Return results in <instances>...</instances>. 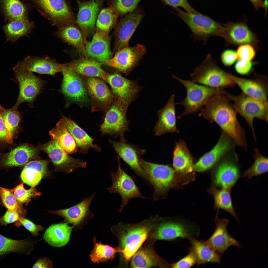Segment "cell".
<instances>
[{"label":"cell","mask_w":268,"mask_h":268,"mask_svg":"<svg viewBox=\"0 0 268 268\" xmlns=\"http://www.w3.org/2000/svg\"><path fill=\"white\" fill-rule=\"evenodd\" d=\"M224 91L210 97L199 116L210 122H215L235 144L246 150L247 145L244 129L238 120L230 101L224 94Z\"/></svg>","instance_id":"6da1fadb"},{"label":"cell","mask_w":268,"mask_h":268,"mask_svg":"<svg viewBox=\"0 0 268 268\" xmlns=\"http://www.w3.org/2000/svg\"><path fill=\"white\" fill-rule=\"evenodd\" d=\"M157 215L150 217L135 224L120 223L113 226L112 231L119 241L121 249L120 265L128 268L134 255L147 239L151 230L160 219Z\"/></svg>","instance_id":"7a4b0ae2"},{"label":"cell","mask_w":268,"mask_h":268,"mask_svg":"<svg viewBox=\"0 0 268 268\" xmlns=\"http://www.w3.org/2000/svg\"><path fill=\"white\" fill-rule=\"evenodd\" d=\"M200 234L199 226L189 221L160 217L151 230L147 239L172 241L181 238L187 239L198 237Z\"/></svg>","instance_id":"3957f363"},{"label":"cell","mask_w":268,"mask_h":268,"mask_svg":"<svg viewBox=\"0 0 268 268\" xmlns=\"http://www.w3.org/2000/svg\"><path fill=\"white\" fill-rule=\"evenodd\" d=\"M176 14L189 27L192 32L190 35L194 41H202L205 45L210 37L219 36L224 39L226 28L224 24L217 22L200 13H190L177 8H174Z\"/></svg>","instance_id":"277c9868"},{"label":"cell","mask_w":268,"mask_h":268,"mask_svg":"<svg viewBox=\"0 0 268 268\" xmlns=\"http://www.w3.org/2000/svg\"><path fill=\"white\" fill-rule=\"evenodd\" d=\"M230 73L221 69L209 53L201 64L190 74L191 81L209 87L224 88L234 87L235 85Z\"/></svg>","instance_id":"5b68a950"},{"label":"cell","mask_w":268,"mask_h":268,"mask_svg":"<svg viewBox=\"0 0 268 268\" xmlns=\"http://www.w3.org/2000/svg\"><path fill=\"white\" fill-rule=\"evenodd\" d=\"M35 8L52 25L58 28L76 25V18L67 0H25Z\"/></svg>","instance_id":"8992f818"},{"label":"cell","mask_w":268,"mask_h":268,"mask_svg":"<svg viewBox=\"0 0 268 268\" xmlns=\"http://www.w3.org/2000/svg\"><path fill=\"white\" fill-rule=\"evenodd\" d=\"M224 94L232 102V105L236 113L239 114L246 120L256 141L253 126V120L257 118L268 122V101L255 99L242 93L235 96L225 90Z\"/></svg>","instance_id":"52a82bcc"},{"label":"cell","mask_w":268,"mask_h":268,"mask_svg":"<svg viewBox=\"0 0 268 268\" xmlns=\"http://www.w3.org/2000/svg\"><path fill=\"white\" fill-rule=\"evenodd\" d=\"M172 77L182 84L186 89L187 95L185 99L176 104L183 105L185 109L178 118L194 114L204 107L207 100L214 95L223 92L224 88H213L201 85L191 81L185 80L173 74Z\"/></svg>","instance_id":"ba28073f"},{"label":"cell","mask_w":268,"mask_h":268,"mask_svg":"<svg viewBox=\"0 0 268 268\" xmlns=\"http://www.w3.org/2000/svg\"><path fill=\"white\" fill-rule=\"evenodd\" d=\"M139 163L148 175L150 186L154 190L153 201L164 198L172 185L174 175L173 169L168 165L150 162L141 158Z\"/></svg>","instance_id":"9c48e42d"},{"label":"cell","mask_w":268,"mask_h":268,"mask_svg":"<svg viewBox=\"0 0 268 268\" xmlns=\"http://www.w3.org/2000/svg\"><path fill=\"white\" fill-rule=\"evenodd\" d=\"M127 108L114 100L111 107L105 113L103 122L99 125L102 137L108 134L111 137L119 138L121 142H127L124 133L130 131V122L126 117Z\"/></svg>","instance_id":"30bf717a"},{"label":"cell","mask_w":268,"mask_h":268,"mask_svg":"<svg viewBox=\"0 0 268 268\" xmlns=\"http://www.w3.org/2000/svg\"><path fill=\"white\" fill-rule=\"evenodd\" d=\"M19 86L18 98L12 108L17 109L22 103L27 102L29 107H34V102L38 96L42 91L47 83L46 80L28 71H14Z\"/></svg>","instance_id":"8fae6325"},{"label":"cell","mask_w":268,"mask_h":268,"mask_svg":"<svg viewBox=\"0 0 268 268\" xmlns=\"http://www.w3.org/2000/svg\"><path fill=\"white\" fill-rule=\"evenodd\" d=\"M82 77L84 85L90 99L92 111H102L105 113L111 107L114 100L113 95L108 87L104 81L100 78Z\"/></svg>","instance_id":"7c38bea8"},{"label":"cell","mask_w":268,"mask_h":268,"mask_svg":"<svg viewBox=\"0 0 268 268\" xmlns=\"http://www.w3.org/2000/svg\"><path fill=\"white\" fill-rule=\"evenodd\" d=\"M117 157L118 169L116 172L110 171L112 184L107 189L110 193H118L120 195L122 202L118 211L120 212L131 199L137 198L143 199L146 198L141 193L139 188L136 185L132 176L122 168L120 162V158L118 156Z\"/></svg>","instance_id":"4fadbf2b"},{"label":"cell","mask_w":268,"mask_h":268,"mask_svg":"<svg viewBox=\"0 0 268 268\" xmlns=\"http://www.w3.org/2000/svg\"><path fill=\"white\" fill-rule=\"evenodd\" d=\"M105 81L111 86L114 100L128 108L141 88L137 81L127 79L117 73H108Z\"/></svg>","instance_id":"5bb4252c"},{"label":"cell","mask_w":268,"mask_h":268,"mask_svg":"<svg viewBox=\"0 0 268 268\" xmlns=\"http://www.w3.org/2000/svg\"><path fill=\"white\" fill-rule=\"evenodd\" d=\"M38 148L48 154L57 170L70 173L78 168H85L87 167L86 162L68 155L54 139L39 145Z\"/></svg>","instance_id":"9a60e30c"},{"label":"cell","mask_w":268,"mask_h":268,"mask_svg":"<svg viewBox=\"0 0 268 268\" xmlns=\"http://www.w3.org/2000/svg\"><path fill=\"white\" fill-rule=\"evenodd\" d=\"M144 16L142 8L138 7L120 20L115 30L114 51L129 47L130 38Z\"/></svg>","instance_id":"2e32d148"},{"label":"cell","mask_w":268,"mask_h":268,"mask_svg":"<svg viewBox=\"0 0 268 268\" xmlns=\"http://www.w3.org/2000/svg\"><path fill=\"white\" fill-rule=\"evenodd\" d=\"M146 52L143 44L125 48L117 51L114 57L104 64L128 75L139 64Z\"/></svg>","instance_id":"e0dca14e"},{"label":"cell","mask_w":268,"mask_h":268,"mask_svg":"<svg viewBox=\"0 0 268 268\" xmlns=\"http://www.w3.org/2000/svg\"><path fill=\"white\" fill-rule=\"evenodd\" d=\"M64 67V63H58L56 60L45 56L42 57L29 56L19 62L13 68L14 71L23 70L35 72L40 74L49 75L55 77Z\"/></svg>","instance_id":"ac0fdd59"},{"label":"cell","mask_w":268,"mask_h":268,"mask_svg":"<svg viewBox=\"0 0 268 268\" xmlns=\"http://www.w3.org/2000/svg\"><path fill=\"white\" fill-rule=\"evenodd\" d=\"M111 143L120 158H122L138 176L140 177L150 186L148 175L141 167L139 160L140 156L146 152L145 149L139 148L135 146L109 139Z\"/></svg>","instance_id":"d6986e66"},{"label":"cell","mask_w":268,"mask_h":268,"mask_svg":"<svg viewBox=\"0 0 268 268\" xmlns=\"http://www.w3.org/2000/svg\"><path fill=\"white\" fill-rule=\"evenodd\" d=\"M155 241L146 240L132 257L129 266L131 268H171L170 264L155 251L154 244Z\"/></svg>","instance_id":"ffe728a7"},{"label":"cell","mask_w":268,"mask_h":268,"mask_svg":"<svg viewBox=\"0 0 268 268\" xmlns=\"http://www.w3.org/2000/svg\"><path fill=\"white\" fill-rule=\"evenodd\" d=\"M61 72L63 77L60 91L66 99V106L86 101L88 95L79 75L65 68Z\"/></svg>","instance_id":"44dd1931"},{"label":"cell","mask_w":268,"mask_h":268,"mask_svg":"<svg viewBox=\"0 0 268 268\" xmlns=\"http://www.w3.org/2000/svg\"><path fill=\"white\" fill-rule=\"evenodd\" d=\"M235 144L229 136L222 132L215 145L194 165L193 170L201 172L210 168L229 153L234 148Z\"/></svg>","instance_id":"7402d4cb"},{"label":"cell","mask_w":268,"mask_h":268,"mask_svg":"<svg viewBox=\"0 0 268 268\" xmlns=\"http://www.w3.org/2000/svg\"><path fill=\"white\" fill-rule=\"evenodd\" d=\"M95 196L94 193L87 198L83 199L79 203L70 208L59 210L48 211V212L62 217L64 220L61 223L73 225L76 229L79 225L92 218L93 214L90 210V207Z\"/></svg>","instance_id":"603a6c76"},{"label":"cell","mask_w":268,"mask_h":268,"mask_svg":"<svg viewBox=\"0 0 268 268\" xmlns=\"http://www.w3.org/2000/svg\"><path fill=\"white\" fill-rule=\"evenodd\" d=\"M76 0L79 8L77 25L84 33L92 32L96 27L98 17L105 0Z\"/></svg>","instance_id":"cb8c5ba5"},{"label":"cell","mask_w":268,"mask_h":268,"mask_svg":"<svg viewBox=\"0 0 268 268\" xmlns=\"http://www.w3.org/2000/svg\"><path fill=\"white\" fill-rule=\"evenodd\" d=\"M225 156L216 169L214 182L222 188L232 189L239 176L238 159L234 153Z\"/></svg>","instance_id":"d4e9b609"},{"label":"cell","mask_w":268,"mask_h":268,"mask_svg":"<svg viewBox=\"0 0 268 268\" xmlns=\"http://www.w3.org/2000/svg\"><path fill=\"white\" fill-rule=\"evenodd\" d=\"M229 221L228 219L218 218L217 214L214 219L215 228L214 232L205 241L210 247L221 255L231 246L241 247V244L228 233L227 226Z\"/></svg>","instance_id":"484cf974"},{"label":"cell","mask_w":268,"mask_h":268,"mask_svg":"<svg viewBox=\"0 0 268 268\" xmlns=\"http://www.w3.org/2000/svg\"><path fill=\"white\" fill-rule=\"evenodd\" d=\"M230 76L243 93L258 100L268 101V79L266 76L256 74L253 78L249 79L230 73Z\"/></svg>","instance_id":"4316f807"},{"label":"cell","mask_w":268,"mask_h":268,"mask_svg":"<svg viewBox=\"0 0 268 268\" xmlns=\"http://www.w3.org/2000/svg\"><path fill=\"white\" fill-rule=\"evenodd\" d=\"M226 28L224 39L226 45L249 44L256 48L258 40L254 33L248 26L246 21L236 22H229L224 24Z\"/></svg>","instance_id":"83f0119b"},{"label":"cell","mask_w":268,"mask_h":268,"mask_svg":"<svg viewBox=\"0 0 268 268\" xmlns=\"http://www.w3.org/2000/svg\"><path fill=\"white\" fill-rule=\"evenodd\" d=\"M85 48L86 57L101 64L111 58L109 34L96 31L92 40L86 42Z\"/></svg>","instance_id":"f1b7e54d"},{"label":"cell","mask_w":268,"mask_h":268,"mask_svg":"<svg viewBox=\"0 0 268 268\" xmlns=\"http://www.w3.org/2000/svg\"><path fill=\"white\" fill-rule=\"evenodd\" d=\"M64 64V68L83 76L98 78L105 81L108 73L101 68V63L89 58L74 59Z\"/></svg>","instance_id":"f546056e"},{"label":"cell","mask_w":268,"mask_h":268,"mask_svg":"<svg viewBox=\"0 0 268 268\" xmlns=\"http://www.w3.org/2000/svg\"><path fill=\"white\" fill-rule=\"evenodd\" d=\"M175 99V95L173 94L169 97L165 106L158 111V120L153 130L156 136L167 133L178 132L176 124Z\"/></svg>","instance_id":"4dcf8cb0"},{"label":"cell","mask_w":268,"mask_h":268,"mask_svg":"<svg viewBox=\"0 0 268 268\" xmlns=\"http://www.w3.org/2000/svg\"><path fill=\"white\" fill-rule=\"evenodd\" d=\"M37 153V148L28 144L20 145L3 155L0 160V167L6 168L25 165Z\"/></svg>","instance_id":"1f68e13d"},{"label":"cell","mask_w":268,"mask_h":268,"mask_svg":"<svg viewBox=\"0 0 268 268\" xmlns=\"http://www.w3.org/2000/svg\"><path fill=\"white\" fill-rule=\"evenodd\" d=\"M62 116L64 124L75 139L78 151L80 153L87 154L91 148L97 152H101V148L99 145L94 143V139L71 119L63 115Z\"/></svg>","instance_id":"d6a6232c"},{"label":"cell","mask_w":268,"mask_h":268,"mask_svg":"<svg viewBox=\"0 0 268 268\" xmlns=\"http://www.w3.org/2000/svg\"><path fill=\"white\" fill-rule=\"evenodd\" d=\"M48 162L45 160H34L29 161L25 165L21 174L23 183L35 187L42 178L47 174Z\"/></svg>","instance_id":"836d02e7"},{"label":"cell","mask_w":268,"mask_h":268,"mask_svg":"<svg viewBox=\"0 0 268 268\" xmlns=\"http://www.w3.org/2000/svg\"><path fill=\"white\" fill-rule=\"evenodd\" d=\"M53 35L63 42L71 45L86 57V42L83 34L76 25H69L58 28Z\"/></svg>","instance_id":"e575fe53"},{"label":"cell","mask_w":268,"mask_h":268,"mask_svg":"<svg viewBox=\"0 0 268 268\" xmlns=\"http://www.w3.org/2000/svg\"><path fill=\"white\" fill-rule=\"evenodd\" d=\"M68 223H61L51 225L45 231L43 236L44 239L51 246L62 247L66 245L69 240L73 226Z\"/></svg>","instance_id":"d590c367"},{"label":"cell","mask_w":268,"mask_h":268,"mask_svg":"<svg viewBox=\"0 0 268 268\" xmlns=\"http://www.w3.org/2000/svg\"><path fill=\"white\" fill-rule=\"evenodd\" d=\"M191 244L189 249L193 251L197 258V266L209 263L220 264L221 255L210 247L205 241L192 237L188 239Z\"/></svg>","instance_id":"8d00e7d4"},{"label":"cell","mask_w":268,"mask_h":268,"mask_svg":"<svg viewBox=\"0 0 268 268\" xmlns=\"http://www.w3.org/2000/svg\"><path fill=\"white\" fill-rule=\"evenodd\" d=\"M52 139L58 143L60 146L68 154L78 151L77 146L73 136L65 126L62 119L49 132Z\"/></svg>","instance_id":"74e56055"},{"label":"cell","mask_w":268,"mask_h":268,"mask_svg":"<svg viewBox=\"0 0 268 268\" xmlns=\"http://www.w3.org/2000/svg\"><path fill=\"white\" fill-rule=\"evenodd\" d=\"M173 155V165L176 171L187 173L193 170V158L183 141L176 143Z\"/></svg>","instance_id":"f35d334b"},{"label":"cell","mask_w":268,"mask_h":268,"mask_svg":"<svg viewBox=\"0 0 268 268\" xmlns=\"http://www.w3.org/2000/svg\"><path fill=\"white\" fill-rule=\"evenodd\" d=\"M0 5L5 19L8 22L29 20L28 8L19 0H0Z\"/></svg>","instance_id":"ab89813d"},{"label":"cell","mask_w":268,"mask_h":268,"mask_svg":"<svg viewBox=\"0 0 268 268\" xmlns=\"http://www.w3.org/2000/svg\"><path fill=\"white\" fill-rule=\"evenodd\" d=\"M34 28V22L29 20L11 21L2 27L7 40L12 42L28 35Z\"/></svg>","instance_id":"60d3db41"},{"label":"cell","mask_w":268,"mask_h":268,"mask_svg":"<svg viewBox=\"0 0 268 268\" xmlns=\"http://www.w3.org/2000/svg\"><path fill=\"white\" fill-rule=\"evenodd\" d=\"M232 189L222 188L218 190L214 186L210 191L214 201V208L223 209L229 213L237 221H239L236 213L233 207L231 196Z\"/></svg>","instance_id":"b9f144b4"},{"label":"cell","mask_w":268,"mask_h":268,"mask_svg":"<svg viewBox=\"0 0 268 268\" xmlns=\"http://www.w3.org/2000/svg\"><path fill=\"white\" fill-rule=\"evenodd\" d=\"M94 247L90 255L91 260L95 263L106 262L113 260L117 253H120L121 250L118 247H113L107 245L97 242L95 237L93 240Z\"/></svg>","instance_id":"7bdbcfd3"},{"label":"cell","mask_w":268,"mask_h":268,"mask_svg":"<svg viewBox=\"0 0 268 268\" xmlns=\"http://www.w3.org/2000/svg\"><path fill=\"white\" fill-rule=\"evenodd\" d=\"M1 113L8 133L7 142L11 144L18 131L21 119L22 113L17 109L12 108L10 109L3 108Z\"/></svg>","instance_id":"ee69618b"},{"label":"cell","mask_w":268,"mask_h":268,"mask_svg":"<svg viewBox=\"0 0 268 268\" xmlns=\"http://www.w3.org/2000/svg\"><path fill=\"white\" fill-rule=\"evenodd\" d=\"M118 17L110 7L101 9L96 21V31L109 34L110 30L116 26Z\"/></svg>","instance_id":"f6af8a7d"},{"label":"cell","mask_w":268,"mask_h":268,"mask_svg":"<svg viewBox=\"0 0 268 268\" xmlns=\"http://www.w3.org/2000/svg\"><path fill=\"white\" fill-rule=\"evenodd\" d=\"M254 163L252 166L244 171L243 177L249 179L268 171V159L260 153L257 149L254 150Z\"/></svg>","instance_id":"bcb514c9"},{"label":"cell","mask_w":268,"mask_h":268,"mask_svg":"<svg viewBox=\"0 0 268 268\" xmlns=\"http://www.w3.org/2000/svg\"><path fill=\"white\" fill-rule=\"evenodd\" d=\"M0 197L2 203L8 209L16 211L21 218L24 217L26 211L17 201L11 189L0 186Z\"/></svg>","instance_id":"7dc6e473"},{"label":"cell","mask_w":268,"mask_h":268,"mask_svg":"<svg viewBox=\"0 0 268 268\" xmlns=\"http://www.w3.org/2000/svg\"><path fill=\"white\" fill-rule=\"evenodd\" d=\"M108 7L122 18L135 9L142 0H106Z\"/></svg>","instance_id":"c3c4849f"},{"label":"cell","mask_w":268,"mask_h":268,"mask_svg":"<svg viewBox=\"0 0 268 268\" xmlns=\"http://www.w3.org/2000/svg\"><path fill=\"white\" fill-rule=\"evenodd\" d=\"M25 240H16L0 235V255L24 250L28 246Z\"/></svg>","instance_id":"681fc988"},{"label":"cell","mask_w":268,"mask_h":268,"mask_svg":"<svg viewBox=\"0 0 268 268\" xmlns=\"http://www.w3.org/2000/svg\"><path fill=\"white\" fill-rule=\"evenodd\" d=\"M23 183H22L14 188L11 189L18 202L22 205L27 204L31 199L40 196L41 193L37 191L35 187H31L28 190L24 188Z\"/></svg>","instance_id":"f907efd6"},{"label":"cell","mask_w":268,"mask_h":268,"mask_svg":"<svg viewBox=\"0 0 268 268\" xmlns=\"http://www.w3.org/2000/svg\"><path fill=\"white\" fill-rule=\"evenodd\" d=\"M237 59L246 61H251L256 55V52L252 45L249 44L241 45L236 52Z\"/></svg>","instance_id":"816d5d0a"},{"label":"cell","mask_w":268,"mask_h":268,"mask_svg":"<svg viewBox=\"0 0 268 268\" xmlns=\"http://www.w3.org/2000/svg\"><path fill=\"white\" fill-rule=\"evenodd\" d=\"M188 254L177 262L170 264L173 268H190L197 264L196 257L192 251L189 249Z\"/></svg>","instance_id":"f5cc1de1"},{"label":"cell","mask_w":268,"mask_h":268,"mask_svg":"<svg viewBox=\"0 0 268 268\" xmlns=\"http://www.w3.org/2000/svg\"><path fill=\"white\" fill-rule=\"evenodd\" d=\"M14 224L18 227L23 226L34 237L37 236L39 235V232L43 231L44 229L43 226L36 225L30 220L24 218L16 222Z\"/></svg>","instance_id":"db71d44e"},{"label":"cell","mask_w":268,"mask_h":268,"mask_svg":"<svg viewBox=\"0 0 268 268\" xmlns=\"http://www.w3.org/2000/svg\"><path fill=\"white\" fill-rule=\"evenodd\" d=\"M161 1L165 4L170 6L174 8L181 7L189 13H199L191 6L187 0H161Z\"/></svg>","instance_id":"11a10c76"},{"label":"cell","mask_w":268,"mask_h":268,"mask_svg":"<svg viewBox=\"0 0 268 268\" xmlns=\"http://www.w3.org/2000/svg\"><path fill=\"white\" fill-rule=\"evenodd\" d=\"M21 219L17 212L7 209L4 214L0 218V223L2 225L6 226L10 223L17 222Z\"/></svg>","instance_id":"9f6ffc18"},{"label":"cell","mask_w":268,"mask_h":268,"mask_svg":"<svg viewBox=\"0 0 268 268\" xmlns=\"http://www.w3.org/2000/svg\"><path fill=\"white\" fill-rule=\"evenodd\" d=\"M253 65L251 61L239 60L235 64L234 68L238 74L245 75L249 73L251 71Z\"/></svg>","instance_id":"6f0895ef"},{"label":"cell","mask_w":268,"mask_h":268,"mask_svg":"<svg viewBox=\"0 0 268 268\" xmlns=\"http://www.w3.org/2000/svg\"><path fill=\"white\" fill-rule=\"evenodd\" d=\"M221 59L223 64L226 66H230L233 65L237 59L236 52L231 50H226L222 54Z\"/></svg>","instance_id":"680465c9"},{"label":"cell","mask_w":268,"mask_h":268,"mask_svg":"<svg viewBox=\"0 0 268 268\" xmlns=\"http://www.w3.org/2000/svg\"><path fill=\"white\" fill-rule=\"evenodd\" d=\"M53 265L52 262L46 258H39L33 265V268H52Z\"/></svg>","instance_id":"91938a15"},{"label":"cell","mask_w":268,"mask_h":268,"mask_svg":"<svg viewBox=\"0 0 268 268\" xmlns=\"http://www.w3.org/2000/svg\"><path fill=\"white\" fill-rule=\"evenodd\" d=\"M3 108L0 110V141L7 142L8 133L1 113Z\"/></svg>","instance_id":"94428289"},{"label":"cell","mask_w":268,"mask_h":268,"mask_svg":"<svg viewBox=\"0 0 268 268\" xmlns=\"http://www.w3.org/2000/svg\"><path fill=\"white\" fill-rule=\"evenodd\" d=\"M253 4L255 11L258 10L262 7L263 1L262 0H249Z\"/></svg>","instance_id":"6125c7cd"},{"label":"cell","mask_w":268,"mask_h":268,"mask_svg":"<svg viewBox=\"0 0 268 268\" xmlns=\"http://www.w3.org/2000/svg\"><path fill=\"white\" fill-rule=\"evenodd\" d=\"M268 0H264V1H263L262 7L264 8L265 10V12L264 14L265 16H266L268 12Z\"/></svg>","instance_id":"be15d7a7"},{"label":"cell","mask_w":268,"mask_h":268,"mask_svg":"<svg viewBox=\"0 0 268 268\" xmlns=\"http://www.w3.org/2000/svg\"><path fill=\"white\" fill-rule=\"evenodd\" d=\"M3 108L0 105V110H1Z\"/></svg>","instance_id":"e7e4bbea"}]
</instances>
